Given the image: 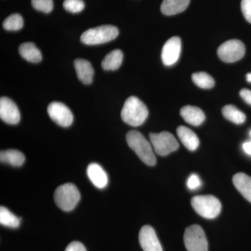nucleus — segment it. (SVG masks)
<instances>
[{
  "mask_svg": "<svg viewBox=\"0 0 251 251\" xmlns=\"http://www.w3.org/2000/svg\"><path fill=\"white\" fill-rule=\"evenodd\" d=\"M0 161L10 166L20 167L25 161V157L21 151L16 150H9L1 151L0 153Z\"/></svg>",
  "mask_w": 251,
  "mask_h": 251,
  "instance_id": "obj_20",
  "label": "nucleus"
},
{
  "mask_svg": "<svg viewBox=\"0 0 251 251\" xmlns=\"http://www.w3.org/2000/svg\"><path fill=\"white\" fill-rule=\"evenodd\" d=\"M150 139L153 151L159 156H166L176 151L179 148L177 140L175 138L174 135L169 132L150 133Z\"/></svg>",
  "mask_w": 251,
  "mask_h": 251,
  "instance_id": "obj_6",
  "label": "nucleus"
},
{
  "mask_svg": "<svg viewBox=\"0 0 251 251\" xmlns=\"http://www.w3.org/2000/svg\"><path fill=\"white\" fill-rule=\"evenodd\" d=\"M201 186V181L198 175H191L187 181V186L189 189L196 190Z\"/></svg>",
  "mask_w": 251,
  "mask_h": 251,
  "instance_id": "obj_29",
  "label": "nucleus"
},
{
  "mask_svg": "<svg viewBox=\"0 0 251 251\" xmlns=\"http://www.w3.org/2000/svg\"><path fill=\"white\" fill-rule=\"evenodd\" d=\"M74 66L79 80L85 85L92 83L93 81L94 69L91 63L85 59H77L74 62Z\"/></svg>",
  "mask_w": 251,
  "mask_h": 251,
  "instance_id": "obj_15",
  "label": "nucleus"
},
{
  "mask_svg": "<svg viewBox=\"0 0 251 251\" xmlns=\"http://www.w3.org/2000/svg\"><path fill=\"white\" fill-rule=\"evenodd\" d=\"M33 7L37 11L49 14L53 9V0H31Z\"/></svg>",
  "mask_w": 251,
  "mask_h": 251,
  "instance_id": "obj_26",
  "label": "nucleus"
},
{
  "mask_svg": "<svg viewBox=\"0 0 251 251\" xmlns=\"http://www.w3.org/2000/svg\"><path fill=\"white\" fill-rule=\"evenodd\" d=\"M193 82L202 89H211L215 85V80L206 72L195 73L192 75Z\"/></svg>",
  "mask_w": 251,
  "mask_h": 251,
  "instance_id": "obj_24",
  "label": "nucleus"
},
{
  "mask_svg": "<svg viewBox=\"0 0 251 251\" xmlns=\"http://www.w3.org/2000/svg\"><path fill=\"white\" fill-rule=\"evenodd\" d=\"M0 117L9 125H17L21 120V114L16 104L8 97L0 99Z\"/></svg>",
  "mask_w": 251,
  "mask_h": 251,
  "instance_id": "obj_11",
  "label": "nucleus"
},
{
  "mask_svg": "<svg viewBox=\"0 0 251 251\" xmlns=\"http://www.w3.org/2000/svg\"><path fill=\"white\" fill-rule=\"evenodd\" d=\"M244 151L249 155H251V142H247L243 145Z\"/></svg>",
  "mask_w": 251,
  "mask_h": 251,
  "instance_id": "obj_32",
  "label": "nucleus"
},
{
  "mask_svg": "<svg viewBox=\"0 0 251 251\" xmlns=\"http://www.w3.org/2000/svg\"><path fill=\"white\" fill-rule=\"evenodd\" d=\"M118 35V29L115 26L102 25L85 31L81 36L80 41L86 45H99L114 40Z\"/></svg>",
  "mask_w": 251,
  "mask_h": 251,
  "instance_id": "obj_3",
  "label": "nucleus"
},
{
  "mask_svg": "<svg viewBox=\"0 0 251 251\" xmlns=\"http://www.w3.org/2000/svg\"><path fill=\"white\" fill-rule=\"evenodd\" d=\"M184 241L187 251H208L205 234L198 225H193L186 229Z\"/></svg>",
  "mask_w": 251,
  "mask_h": 251,
  "instance_id": "obj_7",
  "label": "nucleus"
},
{
  "mask_svg": "<svg viewBox=\"0 0 251 251\" xmlns=\"http://www.w3.org/2000/svg\"><path fill=\"white\" fill-rule=\"evenodd\" d=\"M56 204L64 211H72L80 200V193L76 186L72 183L59 186L54 192Z\"/></svg>",
  "mask_w": 251,
  "mask_h": 251,
  "instance_id": "obj_4",
  "label": "nucleus"
},
{
  "mask_svg": "<svg viewBox=\"0 0 251 251\" xmlns=\"http://www.w3.org/2000/svg\"><path fill=\"white\" fill-rule=\"evenodd\" d=\"M124 54L120 50H115L105 56L102 61V68L105 71H115L122 65Z\"/></svg>",
  "mask_w": 251,
  "mask_h": 251,
  "instance_id": "obj_21",
  "label": "nucleus"
},
{
  "mask_svg": "<svg viewBox=\"0 0 251 251\" xmlns=\"http://www.w3.org/2000/svg\"><path fill=\"white\" fill-rule=\"evenodd\" d=\"M240 96L246 103L251 105V90H248V89H242V90L240 91Z\"/></svg>",
  "mask_w": 251,
  "mask_h": 251,
  "instance_id": "obj_31",
  "label": "nucleus"
},
{
  "mask_svg": "<svg viewBox=\"0 0 251 251\" xmlns=\"http://www.w3.org/2000/svg\"><path fill=\"white\" fill-rule=\"evenodd\" d=\"M63 6L67 11L73 14H77L84 9L85 3L82 0H65Z\"/></svg>",
  "mask_w": 251,
  "mask_h": 251,
  "instance_id": "obj_27",
  "label": "nucleus"
},
{
  "mask_svg": "<svg viewBox=\"0 0 251 251\" xmlns=\"http://www.w3.org/2000/svg\"></svg>",
  "mask_w": 251,
  "mask_h": 251,
  "instance_id": "obj_34",
  "label": "nucleus"
},
{
  "mask_svg": "<svg viewBox=\"0 0 251 251\" xmlns=\"http://www.w3.org/2000/svg\"><path fill=\"white\" fill-rule=\"evenodd\" d=\"M233 184L243 197L251 202V176L239 173L233 176Z\"/></svg>",
  "mask_w": 251,
  "mask_h": 251,
  "instance_id": "obj_17",
  "label": "nucleus"
},
{
  "mask_svg": "<svg viewBox=\"0 0 251 251\" xmlns=\"http://www.w3.org/2000/svg\"><path fill=\"white\" fill-rule=\"evenodd\" d=\"M176 133L185 148L190 151L197 150L199 147L200 140L197 135L192 130L184 126H180L176 129Z\"/></svg>",
  "mask_w": 251,
  "mask_h": 251,
  "instance_id": "obj_16",
  "label": "nucleus"
},
{
  "mask_svg": "<svg viewBox=\"0 0 251 251\" xmlns=\"http://www.w3.org/2000/svg\"><path fill=\"white\" fill-rule=\"evenodd\" d=\"M19 53L21 56L31 63H39L42 59L41 51L33 43H24L19 47Z\"/></svg>",
  "mask_w": 251,
  "mask_h": 251,
  "instance_id": "obj_19",
  "label": "nucleus"
},
{
  "mask_svg": "<svg viewBox=\"0 0 251 251\" xmlns=\"http://www.w3.org/2000/svg\"><path fill=\"white\" fill-rule=\"evenodd\" d=\"M24 25L23 18L18 14H11L3 23V27L7 31H18L22 29Z\"/></svg>",
  "mask_w": 251,
  "mask_h": 251,
  "instance_id": "obj_25",
  "label": "nucleus"
},
{
  "mask_svg": "<svg viewBox=\"0 0 251 251\" xmlns=\"http://www.w3.org/2000/svg\"><path fill=\"white\" fill-rule=\"evenodd\" d=\"M222 113L226 120L236 125H242L246 121V115L233 105H227L222 109Z\"/></svg>",
  "mask_w": 251,
  "mask_h": 251,
  "instance_id": "obj_22",
  "label": "nucleus"
},
{
  "mask_svg": "<svg viewBox=\"0 0 251 251\" xmlns=\"http://www.w3.org/2000/svg\"><path fill=\"white\" fill-rule=\"evenodd\" d=\"M149 115L146 105L136 97H130L126 100L121 112L122 120L132 126L143 125Z\"/></svg>",
  "mask_w": 251,
  "mask_h": 251,
  "instance_id": "obj_2",
  "label": "nucleus"
},
{
  "mask_svg": "<svg viewBox=\"0 0 251 251\" xmlns=\"http://www.w3.org/2000/svg\"><path fill=\"white\" fill-rule=\"evenodd\" d=\"M245 46L242 41L232 39L224 43L218 49L219 58L224 62L232 63L240 60L245 54Z\"/></svg>",
  "mask_w": 251,
  "mask_h": 251,
  "instance_id": "obj_8",
  "label": "nucleus"
},
{
  "mask_svg": "<svg viewBox=\"0 0 251 251\" xmlns=\"http://www.w3.org/2000/svg\"><path fill=\"white\" fill-rule=\"evenodd\" d=\"M139 242L143 251H163L154 229L150 226H145L140 229Z\"/></svg>",
  "mask_w": 251,
  "mask_h": 251,
  "instance_id": "obj_12",
  "label": "nucleus"
},
{
  "mask_svg": "<svg viewBox=\"0 0 251 251\" xmlns=\"http://www.w3.org/2000/svg\"><path fill=\"white\" fill-rule=\"evenodd\" d=\"M181 51V41L178 36H173L166 41L162 49L161 59L167 67L175 64L179 58Z\"/></svg>",
  "mask_w": 251,
  "mask_h": 251,
  "instance_id": "obj_10",
  "label": "nucleus"
},
{
  "mask_svg": "<svg viewBox=\"0 0 251 251\" xmlns=\"http://www.w3.org/2000/svg\"><path fill=\"white\" fill-rule=\"evenodd\" d=\"M47 110L51 120L61 126H70L74 122V115L70 109L60 102H52Z\"/></svg>",
  "mask_w": 251,
  "mask_h": 251,
  "instance_id": "obj_9",
  "label": "nucleus"
},
{
  "mask_svg": "<svg viewBox=\"0 0 251 251\" xmlns=\"http://www.w3.org/2000/svg\"><path fill=\"white\" fill-rule=\"evenodd\" d=\"M21 219L14 215L7 208L1 206L0 207V224L5 227L17 228L19 227Z\"/></svg>",
  "mask_w": 251,
  "mask_h": 251,
  "instance_id": "obj_23",
  "label": "nucleus"
},
{
  "mask_svg": "<svg viewBox=\"0 0 251 251\" xmlns=\"http://www.w3.org/2000/svg\"><path fill=\"white\" fill-rule=\"evenodd\" d=\"M241 7L244 18L248 22L251 23V0H242Z\"/></svg>",
  "mask_w": 251,
  "mask_h": 251,
  "instance_id": "obj_28",
  "label": "nucleus"
},
{
  "mask_svg": "<svg viewBox=\"0 0 251 251\" xmlns=\"http://www.w3.org/2000/svg\"><path fill=\"white\" fill-rule=\"evenodd\" d=\"M127 143L135 151L140 160L149 166H154L156 158L153 152L151 143L145 138L141 133L137 130H130L126 136Z\"/></svg>",
  "mask_w": 251,
  "mask_h": 251,
  "instance_id": "obj_1",
  "label": "nucleus"
},
{
  "mask_svg": "<svg viewBox=\"0 0 251 251\" xmlns=\"http://www.w3.org/2000/svg\"><path fill=\"white\" fill-rule=\"evenodd\" d=\"M180 115L189 125L198 126L205 120V115L201 108L192 105H186L180 110Z\"/></svg>",
  "mask_w": 251,
  "mask_h": 251,
  "instance_id": "obj_14",
  "label": "nucleus"
},
{
  "mask_svg": "<svg viewBox=\"0 0 251 251\" xmlns=\"http://www.w3.org/2000/svg\"><path fill=\"white\" fill-rule=\"evenodd\" d=\"M87 174L91 182L97 188L103 189L108 184V175L98 163H92L89 165Z\"/></svg>",
  "mask_w": 251,
  "mask_h": 251,
  "instance_id": "obj_13",
  "label": "nucleus"
},
{
  "mask_svg": "<svg viewBox=\"0 0 251 251\" xmlns=\"http://www.w3.org/2000/svg\"><path fill=\"white\" fill-rule=\"evenodd\" d=\"M189 3L190 0H163L161 11L166 16H173L185 11Z\"/></svg>",
  "mask_w": 251,
  "mask_h": 251,
  "instance_id": "obj_18",
  "label": "nucleus"
},
{
  "mask_svg": "<svg viewBox=\"0 0 251 251\" xmlns=\"http://www.w3.org/2000/svg\"><path fill=\"white\" fill-rule=\"evenodd\" d=\"M247 80L248 82H251V73H249L247 75Z\"/></svg>",
  "mask_w": 251,
  "mask_h": 251,
  "instance_id": "obj_33",
  "label": "nucleus"
},
{
  "mask_svg": "<svg viewBox=\"0 0 251 251\" xmlns=\"http://www.w3.org/2000/svg\"><path fill=\"white\" fill-rule=\"evenodd\" d=\"M191 205L200 216L207 219L217 217L222 208L219 200L210 195L195 196L191 199Z\"/></svg>",
  "mask_w": 251,
  "mask_h": 251,
  "instance_id": "obj_5",
  "label": "nucleus"
},
{
  "mask_svg": "<svg viewBox=\"0 0 251 251\" xmlns=\"http://www.w3.org/2000/svg\"><path fill=\"white\" fill-rule=\"evenodd\" d=\"M65 251H87V250L82 243L73 242L68 245Z\"/></svg>",
  "mask_w": 251,
  "mask_h": 251,
  "instance_id": "obj_30",
  "label": "nucleus"
}]
</instances>
